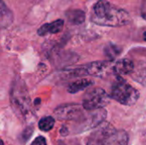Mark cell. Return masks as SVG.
<instances>
[{"instance_id":"12","label":"cell","mask_w":146,"mask_h":145,"mask_svg":"<svg viewBox=\"0 0 146 145\" xmlns=\"http://www.w3.org/2000/svg\"><path fill=\"white\" fill-rule=\"evenodd\" d=\"M68 21L74 25H80L86 20V14L81 9H72L66 13Z\"/></svg>"},{"instance_id":"7","label":"cell","mask_w":146,"mask_h":145,"mask_svg":"<svg viewBox=\"0 0 146 145\" xmlns=\"http://www.w3.org/2000/svg\"><path fill=\"white\" fill-rule=\"evenodd\" d=\"M106 116L107 112L104 109L93 111H86V114L83 119L77 122V127L75 130L78 131L77 132H83L95 127L97 128L104 122Z\"/></svg>"},{"instance_id":"11","label":"cell","mask_w":146,"mask_h":145,"mask_svg":"<svg viewBox=\"0 0 146 145\" xmlns=\"http://www.w3.org/2000/svg\"><path fill=\"white\" fill-rule=\"evenodd\" d=\"M93 84H94V81L92 79H78V80L69 84V85L68 87V91L69 93L74 94V93H77L79 91H81L92 86Z\"/></svg>"},{"instance_id":"17","label":"cell","mask_w":146,"mask_h":145,"mask_svg":"<svg viewBox=\"0 0 146 145\" xmlns=\"http://www.w3.org/2000/svg\"><path fill=\"white\" fill-rule=\"evenodd\" d=\"M31 145H47V144H46L45 138L42 136H39L34 139V141L32 143Z\"/></svg>"},{"instance_id":"15","label":"cell","mask_w":146,"mask_h":145,"mask_svg":"<svg viewBox=\"0 0 146 145\" xmlns=\"http://www.w3.org/2000/svg\"><path fill=\"white\" fill-rule=\"evenodd\" d=\"M55 124V119L51 116H45L42 118L38 122V128L43 132L50 131Z\"/></svg>"},{"instance_id":"9","label":"cell","mask_w":146,"mask_h":145,"mask_svg":"<svg viewBox=\"0 0 146 145\" xmlns=\"http://www.w3.org/2000/svg\"><path fill=\"white\" fill-rule=\"evenodd\" d=\"M113 73L117 77L130 74L134 70V64L129 59H121L117 61L113 66Z\"/></svg>"},{"instance_id":"8","label":"cell","mask_w":146,"mask_h":145,"mask_svg":"<svg viewBox=\"0 0 146 145\" xmlns=\"http://www.w3.org/2000/svg\"><path fill=\"white\" fill-rule=\"evenodd\" d=\"M114 64L110 61H98L92 62L86 66H83L86 75H92L95 77H104L110 69H113Z\"/></svg>"},{"instance_id":"5","label":"cell","mask_w":146,"mask_h":145,"mask_svg":"<svg viewBox=\"0 0 146 145\" xmlns=\"http://www.w3.org/2000/svg\"><path fill=\"white\" fill-rule=\"evenodd\" d=\"M110 95L102 88H94L84 95L82 106L87 111L104 109L110 102Z\"/></svg>"},{"instance_id":"3","label":"cell","mask_w":146,"mask_h":145,"mask_svg":"<svg viewBox=\"0 0 146 145\" xmlns=\"http://www.w3.org/2000/svg\"><path fill=\"white\" fill-rule=\"evenodd\" d=\"M10 103L16 115L22 119L27 120L31 113V100L24 81L16 78L10 89Z\"/></svg>"},{"instance_id":"2","label":"cell","mask_w":146,"mask_h":145,"mask_svg":"<svg viewBox=\"0 0 146 145\" xmlns=\"http://www.w3.org/2000/svg\"><path fill=\"white\" fill-rule=\"evenodd\" d=\"M128 135L110 123H102L89 137L87 145H127Z\"/></svg>"},{"instance_id":"14","label":"cell","mask_w":146,"mask_h":145,"mask_svg":"<svg viewBox=\"0 0 146 145\" xmlns=\"http://www.w3.org/2000/svg\"><path fill=\"white\" fill-rule=\"evenodd\" d=\"M121 51H122L121 47L112 43L108 44L104 48V54L110 60H114L115 58H116L121 53Z\"/></svg>"},{"instance_id":"1","label":"cell","mask_w":146,"mask_h":145,"mask_svg":"<svg viewBox=\"0 0 146 145\" xmlns=\"http://www.w3.org/2000/svg\"><path fill=\"white\" fill-rule=\"evenodd\" d=\"M91 21L99 26L116 27L129 24L132 19L124 9L115 6L106 0H99L92 8Z\"/></svg>"},{"instance_id":"16","label":"cell","mask_w":146,"mask_h":145,"mask_svg":"<svg viewBox=\"0 0 146 145\" xmlns=\"http://www.w3.org/2000/svg\"><path fill=\"white\" fill-rule=\"evenodd\" d=\"M32 134H33V127H32V126H27V127L23 131V132L21 133V139L23 140L24 142H26V141H27V140L29 139V138L32 136Z\"/></svg>"},{"instance_id":"10","label":"cell","mask_w":146,"mask_h":145,"mask_svg":"<svg viewBox=\"0 0 146 145\" xmlns=\"http://www.w3.org/2000/svg\"><path fill=\"white\" fill-rule=\"evenodd\" d=\"M64 26V21L58 19L55 21L44 24L38 29V34L39 36H45L47 34H56L62 32Z\"/></svg>"},{"instance_id":"4","label":"cell","mask_w":146,"mask_h":145,"mask_svg":"<svg viewBox=\"0 0 146 145\" xmlns=\"http://www.w3.org/2000/svg\"><path fill=\"white\" fill-rule=\"evenodd\" d=\"M110 97L123 105L131 106L139 100V91L121 77H117L116 81L112 85Z\"/></svg>"},{"instance_id":"13","label":"cell","mask_w":146,"mask_h":145,"mask_svg":"<svg viewBox=\"0 0 146 145\" xmlns=\"http://www.w3.org/2000/svg\"><path fill=\"white\" fill-rule=\"evenodd\" d=\"M13 21L12 13L10 10L7 8L3 1H2L1 4V25L3 27L9 26Z\"/></svg>"},{"instance_id":"19","label":"cell","mask_w":146,"mask_h":145,"mask_svg":"<svg viewBox=\"0 0 146 145\" xmlns=\"http://www.w3.org/2000/svg\"><path fill=\"white\" fill-rule=\"evenodd\" d=\"M144 39H145V41H146V32L144 33Z\"/></svg>"},{"instance_id":"18","label":"cell","mask_w":146,"mask_h":145,"mask_svg":"<svg viewBox=\"0 0 146 145\" xmlns=\"http://www.w3.org/2000/svg\"><path fill=\"white\" fill-rule=\"evenodd\" d=\"M140 15L142 18L146 21V0H142L140 7Z\"/></svg>"},{"instance_id":"6","label":"cell","mask_w":146,"mask_h":145,"mask_svg":"<svg viewBox=\"0 0 146 145\" xmlns=\"http://www.w3.org/2000/svg\"><path fill=\"white\" fill-rule=\"evenodd\" d=\"M86 111L82 105L71 103L64 104L57 107L54 110V115L60 121H80L86 115Z\"/></svg>"}]
</instances>
